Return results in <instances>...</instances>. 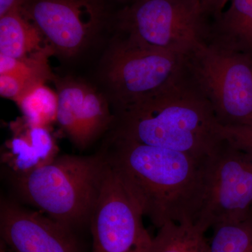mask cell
Instances as JSON below:
<instances>
[{
  "label": "cell",
  "instance_id": "1",
  "mask_svg": "<svg viewBox=\"0 0 252 252\" xmlns=\"http://www.w3.org/2000/svg\"><path fill=\"white\" fill-rule=\"evenodd\" d=\"M103 156L144 216L158 228L168 222L196 221L209 158L113 136Z\"/></svg>",
  "mask_w": 252,
  "mask_h": 252
},
{
  "label": "cell",
  "instance_id": "2",
  "mask_svg": "<svg viewBox=\"0 0 252 252\" xmlns=\"http://www.w3.org/2000/svg\"><path fill=\"white\" fill-rule=\"evenodd\" d=\"M113 137L207 158L220 145L211 105L182 70L147 98L116 112Z\"/></svg>",
  "mask_w": 252,
  "mask_h": 252
},
{
  "label": "cell",
  "instance_id": "3",
  "mask_svg": "<svg viewBox=\"0 0 252 252\" xmlns=\"http://www.w3.org/2000/svg\"><path fill=\"white\" fill-rule=\"evenodd\" d=\"M106 161L104 156H58L16 178L26 201L56 221L72 228L90 220L98 197Z\"/></svg>",
  "mask_w": 252,
  "mask_h": 252
},
{
  "label": "cell",
  "instance_id": "4",
  "mask_svg": "<svg viewBox=\"0 0 252 252\" xmlns=\"http://www.w3.org/2000/svg\"><path fill=\"white\" fill-rule=\"evenodd\" d=\"M182 70L222 126L252 127V57L204 41L182 55Z\"/></svg>",
  "mask_w": 252,
  "mask_h": 252
},
{
  "label": "cell",
  "instance_id": "5",
  "mask_svg": "<svg viewBox=\"0 0 252 252\" xmlns=\"http://www.w3.org/2000/svg\"><path fill=\"white\" fill-rule=\"evenodd\" d=\"M117 11L120 36L137 45L184 55L206 40L200 0H130Z\"/></svg>",
  "mask_w": 252,
  "mask_h": 252
},
{
  "label": "cell",
  "instance_id": "6",
  "mask_svg": "<svg viewBox=\"0 0 252 252\" xmlns=\"http://www.w3.org/2000/svg\"><path fill=\"white\" fill-rule=\"evenodd\" d=\"M182 64L181 55L137 45L119 36L104 71L116 112L165 87L180 74Z\"/></svg>",
  "mask_w": 252,
  "mask_h": 252
},
{
  "label": "cell",
  "instance_id": "7",
  "mask_svg": "<svg viewBox=\"0 0 252 252\" xmlns=\"http://www.w3.org/2000/svg\"><path fill=\"white\" fill-rule=\"evenodd\" d=\"M252 210V150L222 141L209 157L203 203L196 224L214 225Z\"/></svg>",
  "mask_w": 252,
  "mask_h": 252
},
{
  "label": "cell",
  "instance_id": "8",
  "mask_svg": "<svg viewBox=\"0 0 252 252\" xmlns=\"http://www.w3.org/2000/svg\"><path fill=\"white\" fill-rule=\"evenodd\" d=\"M23 16L55 51L77 54L104 26L115 23L109 0H26Z\"/></svg>",
  "mask_w": 252,
  "mask_h": 252
},
{
  "label": "cell",
  "instance_id": "9",
  "mask_svg": "<svg viewBox=\"0 0 252 252\" xmlns=\"http://www.w3.org/2000/svg\"><path fill=\"white\" fill-rule=\"evenodd\" d=\"M105 161L90 219L92 252H150L153 238L144 227L143 214L117 172Z\"/></svg>",
  "mask_w": 252,
  "mask_h": 252
},
{
  "label": "cell",
  "instance_id": "10",
  "mask_svg": "<svg viewBox=\"0 0 252 252\" xmlns=\"http://www.w3.org/2000/svg\"><path fill=\"white\" fill-rule=\"evenodd\" d=\"M71 230L41 212L1 200L0 233L14 252H80Z\"/></svg>",
  "mask_w": 252,
  "mask_h": 252
},
{
  "label": "cell",
  "instance_id": "11",
  "mask_svg": "<svg viewBox=\"0 0 252 252\" xmlns=\"http://www.w3.org/2000/svg\"><path fill=\"white\" fill-rule=\"evenodd\" d=\"M57 122L77 148L84 149L114 123L108 101L79 81L58 85Z\"/></svg>",
  "mask_w": 252,
  "mask_h": 252
},
{
  "label": "cell",
  "instance_id": "12",
  "mask_svg": "<svg viewBox=\"0 0 252 252\" xmlns=\"http://www.w3.org/2000/svg\"><path fill=\"white\" fill-rule=\"evenodd\" d=\"M15 124L14 135L5 146L1 159L17 177L27 175L58 157L59 148L49 127Z\"/></svg>",
  "mask_w": 252,
  "mask_h": 252
},
{
  "label": "cell",
  "instance_id": "13",
  "mask_svg": "<svg viewBox=\"0 0 252 252\" xmlns=\"http://www.w3.org/2000/svg\"><path fill=\"white\" fill-rule=\"evenodd\" d=\"M205 41L252 57V0H230L209 25Z\"/></svg>",
  "mask_w": 252,
  "mask_h": 252
},
{
  "label": "cell",
  "instance_id": "14",
  "mask_svg": "<svg viewBox=\"0 0 252 252\" xmlns=\"http://www.w3.org/2000/svg\"><path fill=\"white\" fill-rule=\"evenodd\" d=\"M45 41L21 11L0 17V54L16 59L28 57L50 47L43 45Z\"/></svg>",
  "mask_w": 252,
  "mask_h": 252
},
{
  "label": "cell",
  "instance_id": "15",
  "mask_svg": "<svg viewBox=\"0 0 252 252\" xmlns=\"http://www.w3.org/2000/svg\"><path fill=\"white\" fill-rule=\"evenodd\" d=\"M205 233L195 222H168L159 228L150 252H210Z\"/></svg>",
  "mask_w": 252,
  "mask_h": 252
},
{
  "label": "cell",
  "instance_id": "16",
  "mask_svg": "<svg viewBox=\"0 0 252 252\" xmlns=\"http://www.w3.org/2000/svg\"><path fill=\"white\" fill-rule=\"evenodd\" d=\"M210 252H252V210L240 218L212 226Z\"/></svg>",
  "mask_w": 252,
  "mask_h": 252
},
{
  "label": "cell",
  "instance_id": "17",
  "mask_svg": "<svg viewBox=\"0 0 252 252\" xmlns=\"http://www.w3.org/2000/svg\"><path fill=\"white\" fill-rule=\"evenodd\" d=\"M16 103L31 125L49 127L57 122L58 94L44 84L32 89Z\"/></svg>",
  "mask_w": 252,
  "mask_h": 252
},
{
  "label": "cell",
  "instance_id": "18",
  "mask_svg": "<svg viewBox=\"0 0 252 252\" xmlns=\"http://www.w3.org/2000/svg\"><path fill=\"white\" fill-rule=\"evenodd\" d=\"M46 79L34 76L0 75V94L1 97L14 100H19L36 86L44 84Z\"/></svg>",
  "mask_w": 252,
  "mask_h": 252
},
{
  "label": "cell",
  "instance_id": "19",
  "mask_svg": "<svg viewBox=\"0 0 252 252\" xmlns=\"http://www.w3.org/2000/svg\"><path fill=\"white\" fill-rule=\"evenodd\" d=\"M220 135L231 143L252 150V127L237 126L225 127L220 126Z\"/></svg>",
  "mask_w": 252,
  "mask_h": 252
},
{
  "label": "cell",
  "instance_id": "20",
  "mask_svg": "<svg viewBox=\"0 0 252 252\" xmlns=\"http://www.w3.org/2000/svg\"><path fill=\"white\" fill-rule=\"evenodd\" d=\"M204 14L207 18H215L229 4L230 0H200Z\"/></svg>",
  "mask_w": 252,
  "mask_h": 252
},
{
  "label": "cell",
  "instance_id": "21",
  "mask_svg": "<svg viewBox=\"0 0 252 252\" xmlns=\"http://www.w3.org/2000/svg\"><path fill=\"white\" fill-rule=\"evenodd\" d=\"M26 0H0V17L4 15L21 11Z\"/></svg>",
  "mask_w": 252,
  "mask_h": 252
},
{
  "label": "cell",
  "instance_id": "22",
  "mask_svg": "<svg viewBox=\"0 0 252 252\" xmlns=\"http://www.w3.org/2000/svg\"><path fill=\"white\" fill-rule=\"evenodd\" d=\"M6 245H5V244L3 243V242H1V248H0V252H6Z\"/></svg>",
  "mask_w": 252,
  "mask_h": 252
},
{
  "label": "cell",
  "instance_id": "23",
  "mask_svg": "<svg viewBox=\"0 0 252 252\" xmlns=\"http://www.w3.org/2000/svg\"><path fill=\"white\" fill-rule=\"evenodd\" d=\"M119 1H123V2L126 3L127 1H130V0H119Z\"/></svg>",
  "mask_w": 252,
  "mask_h": 252
}]
</instances>
